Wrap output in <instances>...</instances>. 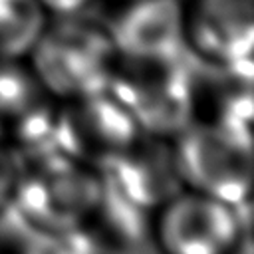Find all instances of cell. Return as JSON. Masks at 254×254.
Returning a JSON list of instances; mask_svg holds the SVG:
<instances>
[{"instance_id":"obj_14","label":"cell","mask_w":254,"mask_h":254,"mask_svg":"<svg viewBox=\"0 0 254 254\" xmlns=\"http://www.w3.org/2000/svg\"><path fill=\"white\" fill-rule=\"evenodd\" d=\"M18 175V155L0 143V212L8 208Z\"/></svg>"},{"instance_id":"obj_9","label":"cell","mask_w":254,"mask_h":254,"mask_svg":"<svg viewBox=\"0 0 254 254\" xmlns=\"http://www.w3.org/2000/svg\"><path fill=\"white\" fill-rule=\"evenodd\" d=\"M252 67L202 64L190 58V121L252 141Z\"/></svg>"},{"instance_id":"obj_2","label":"cell","mask_w":254,"mask_h":254,"mask_svg":"<svg viewBox=\"0 0 254 254\" xmlns=\"http://www.w3.org/2000/svg\"><path fill=\"white\" fill-rule=\"evenodd\" d=\"M101 187V173L56 147L18 155V175L8 208L30 234L81 226Z\"/></svg>"},{"instance_id":"obj_1","label":"cell","mask_w":254,"mask_h":254,"mask_svg":"<svg viewBox=\"0 0 254 254\" xmlns=\"http://www.w3.org/2000/svg\"><path fill=\"white\" fill-rule=\"evenodd\" d=\"M119 52L103 18L83 10L50 16L26 62L56 99L107 91Z\"/></svg>"},{"instance_id":"obj_7","label":"cell","mask_w":254,"mask_h":254,"mask_svg":"<svg viewBox=\"0 0 254 254\" xmlns=\"http://www.w3.org/2000/svg\"><path fill=\"white\" fill-rule=\"evenodd\" d=\"M183 42L196 62L252 67L254 0H183Z\"/></svg>"},{"instance_id":"obj_16","label":"cell","mask_w":254,"mask_h":254,"mask_svg":"<svg viewBox=\"0 0 254 254\" xmlns=\"http://www.w3.org/2000/svg\"><path fill=\"white\" fill-rule=\"evenodd\" d=\"M230 254H254L252 252V236H250V228H246L240 236V240L236 242V246L232 248Z\"/></svg>"},{"instance_id":"obj_3","label":"cell","mask_w":254,"mask_h":254,"mask_svg":"<svg viewBox=\"0 0 254 254\" xmlns=\"http://www.w3.org/2000/svg\"><path fill=\"white\" fill-rule=\"evenodd\" d=\"M107 91L143 133L173 139L190 123V58L119 54Z\"/></svg>"},{"instance_id":"obj_5","label":"cell","mask_w":254,"mask_h":254,"mask_svg":"<svg viewBox=\"0 0 254 254\" xmlns=\"http://www.w3.org/2000/svg\"><path fill=\"white\" fill-rule=\"evenodd\" d=\"M250 210L181 189L151 216V236L163 254H230L250 228Z\"/></svg>"},{"instance_id":"obj_11","label":"cell","mask_w":254,"mask_h":254,"mask_svg":"<svg viewBox=\"0 0 254 254\" xmlns=\"http://www.w3.org/2000/svg\"><path fill=\"white\" fill-rule=\"evenodd\" d=\"M103 175L129 200L151 214L183 189L173 139L143 131Z\"/></svg>"},{"instance_id":"obj_15","label":"cell","mask_w":254,"mask_h":254,"mask_svg":"<svg viewBox=\"0 0 254 254\" xmlns=\"http://www.w3.org/2000/svg\"><path fill=\"white\" fill-rule=\"evenodd\" d=\"M48 16H65L85 10L89 0H38Z\"/></svg>"},{"instance_id":"obj_4","label":"cell","mask_w":254,"mask_h":254,"mask_svg":"<svg viewBox=\"0 0 254 254\" xmlns=\"http://www.w3.org/2000/svg\"><path fill=\"white\" fill-rule=\"evenodd\" d=\"M173 151L183 189L214 196L236 208H250V139L190 121L173 137Z\"/></svg>"},{"instance_id":"obj_8","label":"cell","mask_w":254,"mask_h":254,"mask_svg":"<svg viewBox=\"0 0 254 254\" xmlns=\"http://www.w3.org/2000/svg\"><path fill=\"white\" fill-rule=\"evenodd\" d=\"M58 101L26 60L0 62V143L16 155L52 145Z\"/></svg>"},{"instance_id":"obj_10","label":"cell","mask_w":254,"mask_h":254,"mask_svg":"<svg viewBox=\"0 0 254 254\" xmlns=\"http://www.w3.org/2000/svg\"><path fill=\"white\" fill-rule=\"evenodd\" d=\"M121 56H181L183 0H115L103 18Z\"/></svg>"},{"instance_id":"obj_6","label":"cell","mask_w":254,"mask_h":254,"mask_svg":"<svg viewBox=\"0 0 254 254\" xmlns=\"http://www.w3.org/2000/svg\"><path fill=\"white\" fill-rule=\"evenodd\" d=\"M139 135L141 129L123 105L109 91H99L58 101L52 147L65 157L103 173Z\"/></svg>"},{"instance_id":"obj_13","label":"cell","mask_w":254,"mask_h":254,"mask_svg":"<svg viewBox=\"0 0 254 254\" xmlns=\"http://www.w3.org/2000/svg\"><path fill=\"white\" fill-rule=\"evenodd\" d=\"M48 18L38 0H0V62L26 60Z\"/></svg>"},{"instance_id":"obj_12","label":"cell","mask_w":254,"mask_h":254,"mask_svg":"<svg viewBox=\"0 0 254 254\" xmlns=\"http://www.w3.org/2000/svg\"><path fill=\"white\" fill-rule=\"evenodd\" d=\"M151 212L129 200L101 173L99 192L79 228L107 254H115L127 252L151 236Z\"/></svg>"}]
</instances>
